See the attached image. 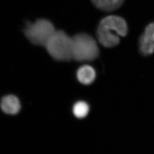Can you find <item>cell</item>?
I'll list each match as a JSON object with an SVG mask.
<instances>
[{
	"instance_id": "5b68a950",
	"label": "cell",
	"mask_w": 154,
	"mask_h": 154,
	"mask_svg": "<svg viewBox=\"0 0 154 154\" xmlns=\"http://www.w3.org/2000/svg\"><path fill=\"white\" fill-rule=\"evenodd\" d=\"M140 51L144 56L151 55L154 52V22L149 24L140 38Z\"/></svg>"
},
{
	"instance_id": "277c9868",
	"label": "cell",
	"mask_w": 154,
	"mask_h": 154,
	"mask_svg": "<svg viewBox=\"0 0 154 154\" xmlns=\"http://www.w3.org/2000/svg\"><path fill=\"white\" fill-rule=\"evenodd\" d=\"M55 31L54 25L50 21L40 19L33 23H29L24 30V34L32 44L45 47Z\"/></svg>"
},
{
	"instance_id": "9c48e42d",
	"label": "cell",
	"mask_w": 154,
	"mask_h": 154,
	"mask_svg": "<svg viewBox=\"0 0 154 154\" xmlns=\"http://www.w3.org/2000/svg\"><path fill=\"white\" fill-rule=\"evenodd\" d=\"M73 110L74 114L77 118H83L89 113V106L84 101H79L75 104Z\"/></svg>"
},
{
	"instance_id": "6da1fadb",
	"label": "cell",
	"mask_w": 154,
	"mask_h": 154,
	"mask_svg": "<svg viewBox=\"0 0 154 154\" xmlns=\"http://www.w3.org/2000/svg\"><path fill=\"white\" fill-rule=\"evenodd\" d=\"M126 21L121 17L110 15L103 18L98 25L97 37L99 43L106 48H113L119 45L120 37L127 34Z\"/></svg>"
},
{
	"instance_id": "ba28073f",
	"label": "cell",
	"mask_w": 154,
	"mask_h": 154,
	"mask_svg": "<svg viewBox=\"0 0 154 154\" xmlns=\"http://www.w3.org/2000/svg\"><path fill=\"white\" fill-rule=\"evenodd\" d=\"M94 5L100 10L110 12L118 9L125 0H91Z\"/></svg>"
},
{
	"instance_id": "8992f818",
	"label": "cell",
	"mask_w": 154,
	"mask_h": 154,
	"mask_svg": "<svg viewBox=\"0 0 154 154\" xmlns=\"http://www.w3.org/2000/svg\"><path fill=\"white\" fill-rule=\"evenodd\" d=\"M0 106L2 110L7 114L15 115L21 110V103L18 97L14 95L4 96L1 101Z\"/></svg>"
},
{
	"instance_id": "7a4b0ae2",
	"label": "cell",
	"mask_w": 154,
	"mask_h": 154,
	"mask_svg": "<svg viewBox=\"0 0 154 154\" xmlns=\"http://www.w3.org/2000/svg\"><path fill=\"white\" fill-rule=\"evenodd\" d=\"M45 47L57 61H68L73 59L72 37L63 31L56 30Z\"/></svg>"
},
{
	"instance_id": "3957f363",
	"label": "cell",
	"mask_w": 154,
	"mask_h": 154,
	"mask_svg": "<svg viewBox=\"0 0 154 154\" xmlns=\"http://www.w3.org/2000/svg\"><path fill=\"white\" fill-rule=\"evenodd\" d=\"M99 54L98 45L92 36L86 33H79L72 37L73 59L81 62L94 61Z\"/></svg>"
},
{
	"instance_id": "52a82bcc",
	"label": "cell",
	"mask_w": 154,
	"mask_h": 154,
	"mask_svg": "<svg viewBox=\"0 0 154 154\" xmlns=\"http://www.w3.org/2000/svg\"><path fill=\"white\" fill-rule=\"evenodd\" d=\"M96 76L94 69L90 66H83L77 71V79L83 85H88L92 84L94 81Z\"/></svg>"
}]
</instances>
